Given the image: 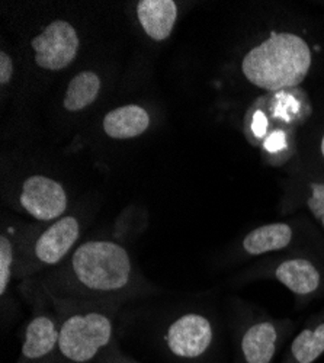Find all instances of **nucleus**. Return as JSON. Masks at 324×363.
Listing matches in <instances>:
<instances>
[{
	"mask_svg": "<svg viewBox=\"0 0 324 363\" xmlns=\"http://www.w3.org/2000/svg\"><path fill=\"white\" fill-rule=\"evenodd\" d=\"M134 281L135 270L124 246L112 240H89L73 250L57 286L69 298L98 301L124 296Z\"/></svg>",
	"mask_w": 324,
	"mask_h": 363,
	"instance_id": "1",
	"label": "nucleus"
},
{
	"mask_svg": "<svg viewBox=\"0 0 324 363\" xmlns=\"http://www.w3.org/2000/svg\"><path fill=\"white\" fill-rule=\"evenodd\" d=\"M311 65V47L301 35L275 31L245 54L242 74L252 86L272 94L282 89L300 87Z\"/></svg>",
	"mask_w": 324,
	"mask_h": 363,
	"instance_id": "2",
	"label": "nucleus"
},
{
	"mask_svg": "<svg viewBox=\"0 0 324 363\" xmlns=\"http://www.w3.org/2000/svg\"><path fill=\"white\" fill-rule=\"evenodd\" d=\"M115 343L112 317L101 310H80L60 321L57 363H104Z\"/></svg>",
	"mask_w": 324,
	"mask_h": 363,
	"instance_id": "3",
	"label": "nucleus"
},
{
	"mask_svg": "<svg viewBox=\"0 0 324 363\" xmlns=\"http://www.w3.org/2000/svg\"><path fill=\"white\" fill-rule=\"evenodd\" d=\"M257 274L269 277L284 285L296 296L298 304H304L324 294V264L308 253L297 252L272 259Z\"/></svg>",
	"mask_w": 324,
	"mask_h": 363,
	"instance_id": "4",
	"label": "nucleus"
},
{
	"mask_svg": "<svg viewBox=\"0 0 324 363\" xmlns=\"http://www.w3.org/2000/svg\"><path fill=\"white\" fill-rule=\"evenodd\" d=\"M216 343V328L211 320L199 313H188L176 318L164 333L167 352L182 362H199Z\"/></svg>",
	"mask_w": 324,
	"mask_h": 363,
	"instance_id": "5",
	"label": "nucleus"
},
{
	"mask_svg": "<svg viewBox=\"0 0 324 363\" xmlns=\"http://www.w3.org/2000/svg\"><path fill=\"white\" fill-rule=\"evenodd\" d=\"M291 331L292 324L286 320L253 318L240 330L238 363H275Z\"/></svg>",
	"mask_w": 324,
	"mask_h": 363,
	"instance_id": "6",
	"label": "nucleus"
},
{
	"mask_svg": "<svg viewBox=\"0 0 324 363\" xmlns=\"http://www.w3.org/2000/svg\"><path fill=\"white\" fill-rule=\"evenodd\" d=\"M31 45L35 52V63L41 69L58 72L73 63L80 41L76 28L70 22L57 19L33 38Z\"/></svg>",
	"mask_w": 324,
	"mask_h": 363,
	"instance_id": "7",
	"label": "nucleus"
},
{
	"mask_svg": "<svg viewBox=\"0 0 324 363\" xmlns=\"http://www.w3.org/2000/svg\"><path fill=\"white\" fill-rule=\"evenodd\" d=\"M19 203L29 217L41 223H52L65 217L69 198L57 180L35 174L29 176L22 184Z\"/></svg>",
	"mask_w": 324,
	"mask_h": 363,
	"instance_id": "8",
	"label": "nucleus"
},
{
	"mask_svg": "<svg viewBox=\"0 0 324 363\" xmlns=\"http://www.w3.org/2000/svg\"><path fill=\"white\" fill-rule=\"evenodd\" d=\"M82 225L73 216H65L52 221L35 240L31 247V263L35 267L60 264L80 238Z\"/></svg>",
	"mask_w": 324,
	"mask_h": 363,
	"instance_id": "9",
	"label": "nucleus"
},
{
	"mask_svg": "<svg viewBox=\"0 0 324 363\" xmlns=\"http://www.w3.org/2000/svg\"><path fill=\"white\" fill-rule=\"evenodd\" d=\"M301 240V227L289 221L263 224L249 231L240 241L239 252L256 259L274 253L291 252Z\"/></svg>",
	"mask_w": 324,
	"mask_h": 363,
	"instance_id": "10",
	"label": "nucleus"
},
{
	"mask_svg": "<svg viewBox=\"0 0 324 363\" xmlns=\"http://www.w3.org/2000/svg\"><path fill=\"white\" fill-rule=\"evenodd\" d=\"M60 321L50 314H38L23 331L18 363H57Z\"/></svg>",
	"mask_w": 324,
	"mask_h": 363,
	"instance_id": "11",
	"label": "nucleus"
},
{
	"mask_svg": "<svg viewBox=\"0 0 324 363\" xmlns=\"http://www.w3.org/2000/svg\"><path fill=\"white\" fill-rule=\"evenodd\" d=\"M262 102L272 123L276 125L298 130L313 115V104L303 87H291L264 94Z\"/></svg>",
	"mask_w": 324,
	"mask_h": 363,
	"instance_id": "12",
	"label": "nucleus"
},
{
	"mask_svg": "<svg viewBox=\"0 0 324 363\" xmlns=\"http://www.w3.org/2000/svg\"><path fill=\"white\" fill-rule=\"evenodd\" d=\"M324 354V311L314 315L288 345L279 363H315Z\"/></svg>",
	"mask_w": 324,
	"mask_h": 363,
	"instance_id": "13",
	"label": "nucleus"
},
{
	"mask_svg": "<svg viewBox=\"0 0 324 363\" xmlns=\"http://www.w3.org/2000/svg\"><path fill=\"white\" fill-rule=\"evenodd\" d=\"M137 16L147 35L155 41H164L178 19V6L173 0H140Z\"/></svg>",
	"mask_w": 324,
	"mask_h": 363,
	"instance_id": "14",
	"label": "nucleus"
},
{
	"mask_svg": "<svg viewBox=\"0 0 324 363\" xmlns=\"http://www.w3.org/2000/svg\"><path fill=\"white\" fill-rule=\"evenodd\" d=\"M102 125L108 137L115 140H130L149 130L150 115L143 106L125 105L108 112Z\"/></svg>",
	"mask_w": 324,
	"mask_h": 363,
	"instance_id": "15",
	"label": "nucleus"
},
{
	"mask_svg": "<svg viewBox=\"0 0 324 363\" xmlns=\"http://www.w3.org/2000/svg\"><path fill=\"white\" fill-rule=\"evenodd\" d=\"M257 148L264 163L274 167L284 166L297 153V131L275 124Z\"/></svg>",
	"mask_w": 324,
	"mask_h": 363,
	"instance_id": "16",
	"label": "nucleus"
},
{
	"mask_svg": "<svg viewBox=\"0 0 324 363\" xmlns=\"http://www.w3.org/2000/svg\"><path fill=\"white\" fill-rule=\"evenodd\" d=\"M101 92V79L94 72H82L74 76L66 90L63 106L69 112H79L91 106Z\"/></svg>",
	"mask_w": 324,
	"mask_h": 363,
	"instance_id": "17",
	"label": "nucleus"
},
{
	"mask_svg": "<svg viewBox=\"0 0 324 363\" xmlns=\"http://www.w3.org/2000/svg\"><path fill=\"white\" fill-rule=\"evenodd\" d=\"M274 125L275 124L272 123L267 108H264L262 98L259 96L249 106L243 118V133L247 141L253 147H259Z\"/></svg>",
	"mask_w": 324,
	"mask_h": 363,
	"instance_id": "18",
	"label": "nucleus"
},
{
	"mask_svg": "<svg viewBox=\"0 0 324 363\" xmlns=\"http://www.w3.org/2000/svg\"><path fill=\"white\" fill-rule=\"evenodd\" d=\"M300 202L324 233V177H310L306 182Z\"/></svg>",
	"mask_w": 324,
	"mask_h": 363,
	"instance_id": "19",
	"label": "nucleus"
},
{
	"mask_svg": "<svg viewBox=\"0 0 324 363\" xmlns=\"http://www.w3.org/2000/svg\"><path fill=\"white\" fill-rule=\"evenodd\" d=\"M15 263V247L12 238L6 234L0 237V295L5 296L13 275Z\"/></svg>",
	"mask_w": 324,
	"mask_h": 363,
	"instance_id": "20",
	"label": "nucleus"
},
{
	"mask_svg": "<svg viewBox=\"0 0 324 363\" xmlns=\"http://www.w3.org/2000/svg\"><path fill=\"white\" fill-rule=\"evenodd\" d=\"M13 76V62L12 57L2 51L0 52V84L5 86L12 80Z\"/></svg>",
	"mask_w": 324,
	"mask_h": 363,
	"instance_id": "21",
	"label": "nucleus"
},
{
	"mask_svg": "<svg viewBox=\"0 0 324 363\" xmlns=\"http://www.w3.org/2000/svg\"><path fill=\"white\" fill-rule=\"evenodd\" d=\"M104 363H138V362H135V360H131V359H128V357H121V356H111V357H108Z\"/></svg>",
	"mask_w": 324,
	"mask_h": 363,
	"instance_id": "22",
	"label": "nucleus"
},
{
	"mask_svg": "<svg viewBox=\"0 0 324 363\" xmlns=\"http://www.w3.org/2000/svg\"><path fill=\"white\" fill-rule=\"evenodd\" d=\"M320 156H321V159L324 162V133H323L321 140H320Z\"/></svg>",
	"mask_w": 324,
	"mask_h": 363,
	"instance_id": "23",
	"label": "nucleus"
}]
</instances>
